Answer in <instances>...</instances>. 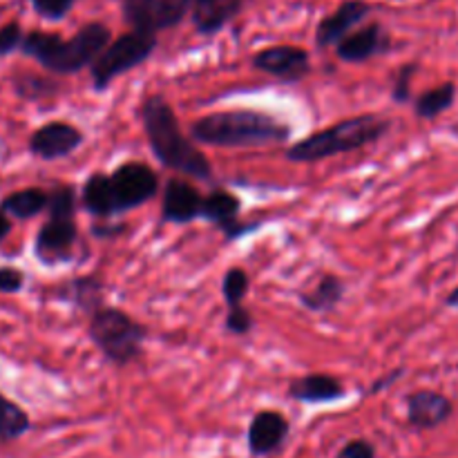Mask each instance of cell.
Segmentation results:
<instances>
[{
    "label": "cell",
    "instance_id": "cell-1",
    "mask_svg": "<svg viewBox=\"0 0 458 458\" xmlns=\"http://www.w3.org/2000/svg\"><path fill=\"white\" fill-rule=\"evenodd\" d=\"M141 121L152 152L165 168L204 182L213 177L206 155L182 132L177 114L164 97L155 94L143 101Z\"/></svg>",
    "mask_w": 458,
    "mask_h": 458
},
{
    "label": "cell",
    "instance_id": "cell-2",
    "mask_svg": "<svg viewBox=\"0 0 458 458\" xmlns=\"http://www.w3.org/2000/svg\"><path fill=\"white\" fill-rule=\"evenodd\" d=\"M192 141L215 148H264L289 141L291 128L267 112H213L191 125Z\"/></svg>",
    "mask_w": 458,
    "mask_h": 458
},
{
    "label": "cell",
    "instance_id": "cell-3",
    "mask_svg": "<svg viewBox=\"0 0 458 458\" xmlns=\"http://www.w3.org/2000/svg\"><path fill=\"white\" fill-rule=\"evenodd\" d=\"M107 43L110 30L103 22H89L67 40L49 31H30L22 36L21 52L54 74H76L83 67H92Z\"/></svg>",
    "mask_w": 458,
    "mask_h": 458
},
{
    "label": "cell",
    "instance_id": "cell-4",
    "mask_svg": "<svg viewBox=\"0 0 458 458\" xmlns=\"http://www.w3.org/2000/svg\"><path fill=\"white\" fill-rule=\"evenodd\" d=\"M392 123L378 114H358L352 119L338 121L325 130L309 134L302 141L293 143L286 150V159L309 164V161H322L335 155L360 150L380 141L389 132Z\"/></svg>",
    "mask_w": 458,
    "mask_h": 458
},
{
    "label": "cell",
    "instance_id": "cell-5",
    "mask_svg": "<svg viewBox=\"0 0 458 458\" xmlns=\"http://www.w3.org/2000/svg\"><path fill=\"white\" fill-rule=\"evenodd\" d=\"M88 335L107 362L128 367L141 358L148 329L121 309L101 307L89 313Z\"/></svg>",
    "mask_w": 458,
    "mask_h": 458
},
{
    "label": "cell",
    "instance_id": "cell-6",
    "mask_svg": "<svg viewBox=\"0 0 458 458\" xmlns=\"http://www.w3.org/2000/svg\"><path fill=\"white\" fill-rule=\"evenodd\" d=\"M47 222L40 226L34 242V253L47 267L72 259L79 226H76V192L72 186L52 188L47 192Z\"/></svg>",
    "mask_w": 458,
    "mask_h": 458
},
{
    "label": "cell",
    "instance_id": "cell-7",
    "mask_svg": "<svg viewBox=\"0 0 458 458\" xmlns=\"http://www.w3.org/2000/svg\"><path fill=\"white\" fill-rule=\"evenodd\" d=\"M157 38L155 34L146 31H128L116 40H110L107 47L98 54L92 63V83L97 89H106L114 79H119L125 72L134 70L137 65L146 63L150 54L155 52Z\"/></svg>",
    "mask_w": 458,
    "mask_h": 458
},
{
    "label": "cell",
    "instance_id": "cell-8",
    "mask_svg": "<svg viewBox=\"0 0 458 458\" xmlns=\"http://www.w3.org/2000/svg\"><path fill=\"white\" fill-rule=\"evenodd\" d=\"M110 186L116 201V210L128 213V210L148 204L157 195L159 179L148 164L128 161L110 174Z\"/></svg>",
    "mask_w": 458,
    "mask_h": 458
},
{
    "label": "cell",
    "instance_id": "cell-9",
    "mask_svg": "<svg viewBox=\"0 0 458 458\" xmlns=\"http://www.w3.org/2000/svg\"><path fill=\"white\" fill-rule=\"evenodd\" d=\"M188 0H123V16L137 31L157 34L182 22Z\"/></svg>",
    "mask_w": 458,
    "mask_h": 458
},
{
    "label": "cell",
    "instance_id": "cell-10",
    "mask_svg": "<svg viewBox=\"0 0 458 458\" xmlns=\"http://www.w3.org/2000/svg\"><path fill=\"white\" fill-rule=\"evenodd\" d=\"M83 132L76 125L67 123V121H49L31 134L30 150L38 159L56 161L74 155L83 146Z\"/></svg>",
    "mask_w": 458,
    "mask_h": 458
},
{
    "label": "cell",
    "instance_id": "cell-11",
    "mask_svg": "<svg viewBox=\"0 0 458 458\" xmlns=\"http://www.w3.org/2000/svg\"><path fill=\"white\" fill-rule=\"evenodd\" d=\"M255 70L264 74L277 76L282 81H298L311 70V58L309 52L295 45H273V47L259 49L253 56Z\"/></svg>",
    "mask_w": 458,
    "mask_h": 458
},
{
    "label": "cell",
    "instance_id": "cell-12",
    "mask_svg": "<svg viewBox=\"0 0 458 458\" xmlns=\"http://www.w3.org/2000/svg\"><path fill=\"white\" fill-rule=\"evenodd\" d=\"M204 197L192 183L183 179H170L161 197V219L168 224H191L201 219Z\"/></svg>",
    "mask_w": 458,
    "mask_h": 458
},
{
    "label": "cell",
    "instance_id": "cell-13",
    "mask_svg": "<svg viewBox=\"0 0 458 458\" xmlns=\"http://www.w3.org/2000/svg\"><path fill=\"white\" fill-rule=\"evenodd\" d=\"M289 437V420L284 414L273 410L258 411L249 425L246 443L253 456H271L284 445Z\"/></svg>",
    "mask_w": 458,
    "mask_h": 458
},
{
    "label": "cell",
    "instance_id": "cell-14",
    "mask_svg": "<svg viewBox=\"0 0 458 458\" xmlns=\"http://www.w3.org/2000/svg\"><path fill=\"white\" fill-rule=\"evenodd\" d=\"M454 405L450 398L432 389H419L407 396V423L414 429H437L452 419Z\"/></svg>",
    "mask_w": 458,
    "mask_h": 458
},
{
    "label": "cell",
    "instance_id": "cell-15",
    "mask_svg": "<svg viewBox=\"0 0 458 458\" xmlns=\"http://www.w3.org/2000/svg\"><path fill=\"white\" fill-rule=\"evenodd\" d=\"M371 7L365 0H347L340 4L334 13L322 18L320 25L316 30V43L320 47H329V45H338L349 31L356 25H360L367 16H369Z\"/></svg>",
    "mask_w": 458,
    "mask_h": 458
},
{
    "label": "cell",
    "instance_id": "cell-16",
    "mask_svg": "<svg viewBox=\"0 0 458 458\" xmlns=\"http://www.w3.org/2000/svg\"><path fill=\"white\" fill-rule=\"evenodd\" d=\"M240 208L242 201L233 192L213 191L208 197H204L201 219H206L213 226H217L219 231H224L228 240H237V237L249 233V226L240 224Z\"/></svg>",
    "mask_w": 458,
    "mask_h": 458
},
{
    "label": "cell",
    "instance_id": "cell-17",
    "mask_svg": "<svg viewBox=\"0 0 458 458\" xmlns=\"http://www.w3.org/2000/svg\"><path fill=\"white\" fill-rule=\"evenodd\" d=\"M389 47V36L385 34L383 25L371 22V25L362 27V30L347 34L338 45H335V54L340 61L344 63H365L371 56H378Z\"/></svg>",
    "mask_w": 458,
    "mask_h": 458
},
{
    "label": "cell",
    "instance_id": "cell-18",
    "mask_svg": "<svg viewBox=\"0 0 458 458\" xmlns=\"http://www.w3.org/2000/svg\"><path fill=\"white\" fill-rule=\"evenodd\" d=\"M347 389L338 378L329 374H307L291 380L289 396L293 401L307 403V405H325L344 398Z\"/></svg>",
    "mask_w": 458,
    "mask_h": 458
},
{
    "label": "cell",
    "instance_id": "cell-19",
    "mask_svg": "<svg viewBox=\"0 0 458 458\" xmlns=\"http://www.w3.org/2000/svg\"><path fill=\"white\" fill-rule=\"evenodd\" d=\"M343 298H344V282L340 280L338 276H331V273L320 276L311 289L300 293V302H302V307L313 313L334 311V309L343 302Z\"/></svg>",
    "mask_w": 458,
    "mask_h": 458
},
{
    "label": "cell",
    "instance_id": "cell-20",
    "mask_svg": "<svg viewBox=\"0 0 458 458\" xmlns=\"http://www.w3.org/2000/svg\"><path fill=\"white\" fill-rule=\"evenodd\" d=\"M81 204L94 217H112V215H119L116 210L114 195H112L110 186V174L106 173H94L92 177L85 182L83 191H81Z\"/></svg>",
    "mask_w": 458,
    "mask_h": 458
},
{
    "label": "cell",
    "instance_id": "cell-21",
    "mask_svg": "<svg viewBox=\"0 0 458 458\" xmlns=\"http://www.w3.org/2000/svg\"><path fill=\"white\" fill-rule=\"evenodd\" d=\"M58 298L88 313L106 307L103 304V282L98 277H74L70 282H63L58 286Z\"/></svg>",
    "mask_w": 458,
    "mask_h": 458
},
{
    "label": "cell",
    "instance_id": "cell-22",
    "mask_svg": "<svg viewBox=\"0 0 458 458\" xmlns=\"http://www.w3.org/2000/svg\"><path fill=\"white\" fill-rule=\"evenodd\" d=\"M0 210L13 219H31L47 210V192L43 188H22L0 201Z\"/></svg>",
    "mask_w": 458,
    "mask_h": 458
},
{
    "label": "cell",
    "instance_id": "cell-23",
    "mask_svg": "<svg viewBox=\"0 0 458 458\" xmlns=\"http://www.w3.org/2000/svg\"><path fill=\"white\" fill-rule=\"evenodd\" d=\"M456 101V85L452 81L447 83L437 85V88L428 89V92L420 94L414 103V112L419 119L423 121H434L443 114V112L450 110Z\"/></svg>",
    "mask_w": 458,
    "mask_h": 458
},
{
    "label": "cell",
    "instance_id": "cell-24",
    "mask_svg": "<svg viewBox=\"0 0 458 458\" xmlns=\"http://www.w3.org/2000/svg\"><path fill=\"white\" fill-rule=\"evenodd\" d=\"M240 0H222V3L195 7V27L199 34H217L237 12H240Z\"/></svg>",
    "mask_w": 458,
    "mask_h": 458
},
{
    "label": "cell",
    "instance_id": "cell-25",
    "mask_svg": "<svg viewBox=\"0 0 458 458\" xmlns=\"http://www.w3.org/2000/svg\"><path fill=\"white\" fill-rule=\"evenodd\" d=\"M31 429V420L27 411L7 396L0 394V443H12L25 437Z\"/></svg>",
    "mask_w": 458,
    "mask_h": 458
},
{
    "label": "cell",
    "instance_id": "cell-26",
    "mask_svg": "<svg viewBox=\"0 0 458 458\" xmlns=\"http://www.w3.org/2000/svg\"><path fill=\"white\" fill-rule=\"evenodd\" d=\"M246 293H249V276L244 268L235 267L228 268L222 277V295L228 309H235L244 304Z\"/></svg>",
    "mask_w": 458,
    "mask_h": 458
},
{
    "label": "cell",
    "instance_id": "cell-27",
    "mask_svg": "<svg viewBox=\"0 0 458 458\" xmlns=\"http://www.w3.org/2000/svg\"><path fill=\"white\" fill-rule=\"evenodd\" d=\"M56 88V83L47 79H38V76H22V79L16 81V92L27 101H40V98L52 97Z\"/></svg>",
    "mask_w": 458,
    "mask_h": 458
},
{
    "label": "cell",
    "instance_id": "cell-28",
    "mask_svg": "<svg viewBox=\"0 0 458 458\" xmlns=\"http://www.w3.org/2000/svg\"><path fill=\"white\" fill-rule=\"evenodd\" d=\"M31 7L36 9V13H40L43 18L49 21H61L63 16H67L72 7L76 4V0H30Z\"/></svg>",
    "mask_w": 458,
    "mask_h": 458
},
{
    "label": "cell",
    "instance_id": "cell-29",
    "mask_svg": "<svg viewBox=\"0 0 458 458\" xmlns=\"http://www.w3.org/2000/svg\"><path fill=\"white\" fill-rule=\"evenodd\" d=\"M226 329L231 331L233 335L250 334V329H253V316H250V311L244 307V304L235 309H228Z\"/></svg>",
    "mask_w": 458,
    "mask_h": 458
},
{
    "label": "cell",
    "instance_id": "cell-30",
    "mask_svg": "<svg viewBox=\"0 0 458 458\" xmlns=\"http://www.w3.org/2000/svg\"><path fill=\"white\" fill-rule=\"evenodd\" d=\"M416 65H405L398 72L396 81H394L392 88V98L396 103H407L411 97V76H414Z\"/></svg>",
    "mask_w": 458,
    "mask_h": 458
},
{
    "label": "cell",
    "instance_id": "cell-31",
    "mask_svg": "<svg viewBox=\"0 0 458 458\" xmlns=\"http://www.w3.org/2000/svg\"><path fill=\"white\" fill-rule=\"evenodd\" d=\"M22 36L25 34L18 22H7L4 27H0V56H7L13 49H21Z\"/></svg>",
    "mask_w": 458,
    "mask_h": 458
},
{
    "label": "cell",
    "instance_id": "cell-32",
    "mask_svg": "<svg viewBox=\"0 0 458 458\" xmlns=\"http://www.w3.org/2000/svg\"><path fill=\"white\" fill-rule=\"evenodd\" d=\"M335 458H376V447L365 438H356V441H349Z\"/></svg>",
    "mask_w": 458,
    "mask_h": 458
},
{
    "label": "cell",
    "instance_id": "cell-33",
    "mask_svg": "<svg viewBox=\"0 0 458 458\" xmlns=\"http://www.w3.org/2000/svg\"><path fill=\"white\" fill-rule=\"evenodd\" d=\"M22 284H25L22 271L13 267L0 268V293H18L22 291Z\"/></svg>",
    "mask_w": 458,
    "mask_h": 458
},
{
    "label": "cell",
    "instance_id": "cell-34",
    "mask_svg": "<svg viewBox=\"0 0 458 458\" xmlns=\"http://www.w3.org/2000/svg\"><path fill=\"white\" fill-rule=\"evenodd\" d=\"M9 231H12V219H9L7 215H4L3 210H0V244H3L4 237L9 235Z\"/></svg>",
    "mask_w": 458,
    "mask_h": 458
},
{
    "label": "cell",
    "instance_id": "cell-35",
    "mask_svg": "<svg viewBox=\"0 0 458 458\" xmlns=\"http://www.w3.org/2000/svg\"><path fill=\"white\" fill-rule=\"evenodd\" d=\"M396 378H401V371H394V374H392V376H387V378L378 380V383H376L374 387H371V394H378L380 389H383V387H387V385H392L394 380H396Z\"/></svg>",
    "mask_w": 458,
    "mask_h": 458
},
{
    "label": "cell",
    "instance_id": "cell-36",
    "mask_svg": "<svg viewBox=\"0 0 458 458\" xmlns=\"http://www.w3.org/2000/svg\"><path fill=\"white\" fill-rule=\"evenodd\" d=\"M445 304H447V307H452V309H458V286L454 291H452L450 295H447Z\"/></svg>",
    "mask_w": 458,
    "mask_h": 458
},
{
    "label": "cell",
    "instance_id": "cell-37",
    "mask_svg": "<svg viewBox=\"0 0 458 458\" xmlns=\"http://www.w3.org/2000/svg\"><path fill=\"white\" fill-rule=\"evenodd\" d=\"M188 3H192V4H195V7H206V4L222 3V0H188Z\"/></svg>",
    "mask_w": 458,
    "mask_h": 458
}]
</instances>
